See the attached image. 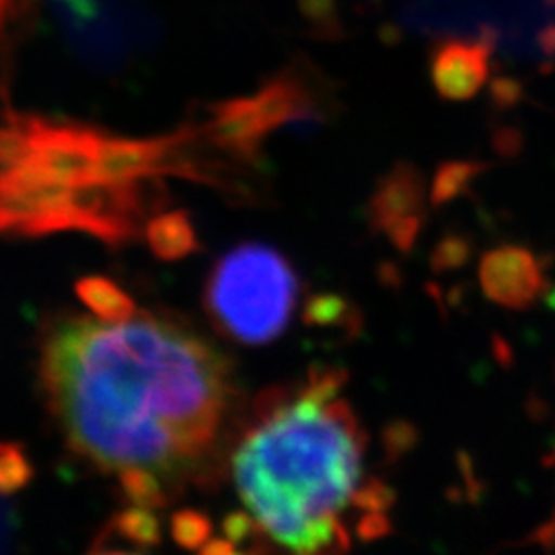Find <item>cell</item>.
<instances>
[{
  "instance_id": "2",
  "label": "cell",
  "mask_w": 555,
  "mask_h": 555,
  "mask_svg": "<svg viewBox=\"0 0 555 555\" xmlns=\"http://www.w3.org/2000/svg\"><path fill=\"white\" fill-rule=\"evenodd\" d=\"M346 375L311 373L297 396H270L233 456V476L259 531L300 554L350 550L339 515L358 492L366 437L337 397Z\"/></svg>"
},
{
  "instance_id": "23",
  "label": "cell",
  "mask_w": 555,
  "mask_h": 555,
  "mask_svg": "<svg viewBox=\"0 0 555 555\" xmlns=\"http://www.w3.org/2000/svg\"><path fill=\"white\" fill-rule=\"evenodd\" d=\"M545 302H547V307H550V309H554L555 311V288H552V286H550V291H547V293H545Z\"/></svg>"
},
{
  "instance_id": "20",
  "label": "cell",
  "mask_w": 555,
  "mask_h": 555,
  "mask_svg": "<svg viewBox=\"0 0 555 555\" xmlns=\"http://www.w3.org/2000/svg\"><path fill=\"white\" fill-rule=\"evenodd\" d=\"M256 529H259V527L254 516L233 513V515L224 518V535H227V539H231L235 545L245 541V539H249L251 533H256Z\"/></svg>"
},
{
  "instance_id": "3",
  "label": "cell",
  "mask_w": 555,
  "mask_h": 555,
  "mask_svg": "<svg viewBox=\"0 0 555 555\" xmlns=\"http://www.w3.org/2000/svg\"><path fill=\"white\" fill-rule=\"evenodd\" d=\"M109 132L89 124L0 107V235L80 231L109 245L139 237L159 208L157 179L116 183L103 151Z\"/></svg>"
},
{
  "instance_id": "22",
  "label": "cell",
  "mask_w": 555,
  "mask_h": 555,
  "mask_svg": "<svg viewBox=\"0 0 555 555\" xmlns=\"http://www.w3.org/2000/svg\"><path fill=\"white\" fill-rule=\"evenodd\" d=\"M11 527H13V518L0 504V550H4V539L11 535Z\"/></svg>"
},
{
  "instance_id": "4",
  "label": "cell",
  "mask_w": 555,
  "mask_h": 555,
  "mask_svg": "<svg viewBox=\"0 0 555 555\" xmlns=\"http://www.w3.org/2000/svg\"><path fill=\"white\" fill-rule=\"evenodd\" d=\"M297 297V274L286 258L268 245L245 243L217 261L204 302L224 336L258 346L286 330Z\"/></svg>"
},
{
  "instance_id": "14",
  "label": "cell",
  "mask_w": 555,
  "mask_h": 555,
  "mask_svg": "<svg viewBox=\"0 0 555 555\" xmlns=\"http://www.w3.org/2000/svg\"><path fill=\"white\" fill-rule=\"evenodd\" d=\"M119 486L126 500L134 506L142 508H163L169 502V494L163 486V477L149 472V469H124L118 474Z\"/></svg>"
},
{
  "instance_id": "5",
  "label": "cell",
  "mask_w": 555,
  "mask_h": 555,
  "mask_svg": "<svg viewBox=\"0 0 555 555\" xmlns=\"http://www.w3.org/2000/svg\"><path fill=\"white\" fill-rule=\"evenodd\" d=\"M424 179L416 167L399 163L378 181L371 196V227L389 238L399 251H410L424 227Z\"/></svg>"
},
{
  "instance_id": "17",
  "label": "cell",
  "mask_w": 555,
  "mask_h": 555,
  "mask_svg": "<svg viewBox=\"0 0 555 555\" xmlns=\"http://www.w3.org/2000/svg\"><path fill=\"white\" fill-rule=\"evenodd\" d=\"M352 318V307L337 295H318L309 298L305 307V321L318 327L341 325L346 319Z\"/></svg>"
},
{
  "instance_id": "7",
  "label": "cell",
  "mask_w": 555,
  "mask_h": 555,
  "mask_svg": "<svg viewBox=\"0 0 555 555\" xmlns=\"http://www.w3.org/2000/svg\"><path fill=\"white\" fill-rule=\"evenodd\" d=\"M488 46L483 41H440L430 56V77L442 100L476 98L488 80Z\"/></svg>"
},
{
  "instance_id": "9",
  "label": "cell",
  "mask_w": 555,
  "mask_h": 555,
  "mask_svg": "<svg viewBox=\"0 0 555 555\" xmlns=\"http://www.w3.org/2000/svg\"><path fill=\"white\" fill-rule=\"evenodd\" d=\"M144 237L151 251L165 261H178L198 251L196 229L185 210L163 212L146 222Z\"/></svg>"
},
{
  "instance_id": "11",
  "label": "cell",
  "mask_w": 555,
  "mask_h": 555,
  "mask_svg": "<svg viewBox=\"0 0 555 555\" xmlns=\"http://www.w3.org/2000/svg\"><path fill=\"white\" fill-rule=\"evenodd\" d=\"M101 539H121L128 552L155 547L160 543V525L151 508L130 506L112 516L105 525Z\"/></svg>"
},
{
  "instance_id": "12",
  "label": "cell",
  "mask_w": 555,
  "mask_h": 555,
  "mask_svg": "<svg viewBox=\"0 0 555 555\" xmlns=\"http://www.w3.org/2000/svg\"><path fill=\"white\" fill-rule=\"evenodd\" d=\"M36 9V0H0V98L7 91V77L23 31Z\"/></svg>"
},
{
  "instance_id": "10",
  "label": "cell",
  "mask_w": 555,
  "mask_h": 555,
  "mask_svg": "<svg viewBox=\"0 0 555 555\" xmlns=\"http://www.w3.org/2000/svg\"><path fill=\"white\" fill-rule=\"evenodd\" d=\"M75 288L82 305L91 309L101 321L121 323L137 315V305L132 297L109 278H80Z\"/></svg>"
},
{
  "instance_id": "8",
  "label": "cell",
  "mask_w": 555,
  "mask_h": 555,
  "mask_svg": "<svg viewBox=\"0 0 555 555\" xmlns=\"http://www.w3.org/2000/svg\"><path fill=\"white\" fill-rule=\"evenodd\" d=\"M204 134L208 142L238 160L258 159L259 146L268 137L254 98H235L212 105Z\"/></svg>"
},
{
  "instance_id": "15",
  "label": "cell",
  "mask_w": 555,
  "mask_h": 555,
  "mask_svg": "<svg viewBox=\"0 0 555 555\" xmlns=\"http://www.w3.org/2000/svg\"><path fill=\"white\" fill-rule=\"evenodd\" d=\"M34 477V465L20 442H0V496L23 490Z\"/></svg>"
},
{
  "instance_id": "1",
  "label": "cell",
  "mask_w": 555,
  "mask_h": 555,
  "mask_svg": "<svg viewBox=\"0 0 555 555\" xmlns=\"http://www.w3.org/2000/svg\"><path fill=\"white\" fill-rule=\"evenodd\" d=\"M41 383L75 453L103 472H190L219 437L231 373L192 330L134 315L73 318L48 330Z\"/></svg>"
},
{
  "instance_id": "13",
  "label": "cell",
  "mask_w": 555,
  "mask_h": 555,
  "mask_svg": "<svg viewBox=\"0 0 555 555\" xmlns=\"http://www.w3.org/2000/svg\"><path fill=\"white\" fill-rule=\"evenodd\" d=\"M486 171L483 163L477 160H451L438 167L437 176L433 181L430 199L433 204L442 206L469 192L472 183Z\"/></svg>"
},
{
  "instance_id": "19",
  "label": "cell",
  "mask_w": 555,
  "mask_h": 555,
  "mask_svg": "<svg viewBox=\"0 0 555 555\" xmlns=\"http://www.w3.org/2000/svg\"><path fill=\"white\" fill-rule=\"evenodd\" d=\"M469 256H472L469 241L459 237V235H449L438 243L435 256H433V266L438 272L455 270V268H461L469 259Z\"/></svg>"
},
{
  "instance_id": "6",
  "label": "cell",
  "mask_w": 555,
  "mask_h": 555,
  "mask_svg": "<svg viewBox=\"0 0 555 555\" xmlns=\"http://www.w3.org/2000/svg\"><path fill=\"white\" fill-rule=\"evenodd\" d=\"M483 295L511 311H525L550 291L545 266L529 247L500 245L479 261Z\"/></svg>"
},
{
  "instance_id": "16",
  "label": "cell",
  "mask_w": 555,
  "mask_h": 555,
  "mask_svg": "<svg viewBox=\"0 0 555 555\" xmlns=\"http://www.w3.org/2000/svg\"><path fill=\"white\" fill-rule=\"evenodd\" d=\"M171 535L183 550H202V545L212 535V522L198 511H179L171 518Z\"/></svg>"
},
{
  "instance_id": "21",
  "label": "cell",
  "mask_w": 555,
  "mask_h": 555,
  "mask_svg": "<svg viewBox=\"0 0 555 555\" xmlns=\"http://www.w3.org/2000/svg\"><path fill=\"white\" fill-rule=\"evenodd\" d=\"M202 554L212 555V554H224L231 555L237 552V545L231 541V539H208L204 545H202V550H199Z\"/></svg>"
},
{
  "instance_id": "18",
  "label": "cell",
  "mask_w": 555,
  "mask_h": 555,
  "mask_svg": "<svg viewBox=\"0 0 555 555\" xmlns=\"http://www.w3.org/2000/svg\"><path fill=\"white\" fill-rule=\"evenodd\" d=\"M305 20L309 21L323 36L336 38L339 29L336 0H298Z\"/></svg>"
}]
</instances>
